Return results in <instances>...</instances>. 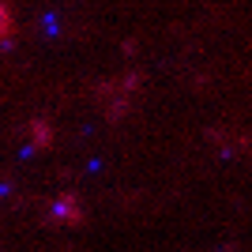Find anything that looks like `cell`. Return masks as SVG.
<instances>
[{"instance_id": "6da1fadb", "label": "cell", "mask_w": 252, "mask_h": 252, "mask_svg": "<svg viewBox=\"0 0 252 252\" xmlns=\"http://www.w3.org/2000/svg\"><path fill=\"white\" fill-rule=\"evenodd\" d=\"M11 38H15V15H11L8 0H0V49L11 45Z\"/></svg>"}, {"instance_id": "7a4b0ae2", "label": "cell", "mask_w": 252, "mask_h": 252, "mask_svg": "<svg viewBox=\"0 0 252 252\" xmlns=\"http://www.w3.org/2000/svg\"><path fill=\"white\" fill-rule=\"evenodd\" d=\"M31 136H34V143H38V147H45V143H53V128L38 117V121H31Z\"/></svg>"}]
</instances>
